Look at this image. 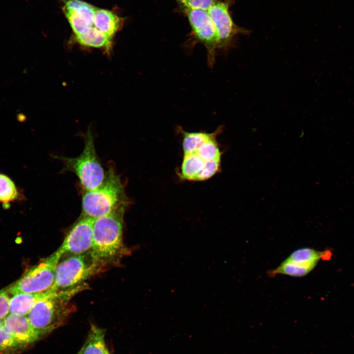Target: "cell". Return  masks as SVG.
<instances>
[{
	"instance_id": "22",
	"label": "cell",
	"mask_w": 354,
	"mask_h": 354,
	"mask_svg": "<svg viewBox=\"0 0 354 354\" xmlns=\"http://www.w3.org/2000/svg\"><path fill=\"white\" fill-rule=\"evenodd\" d=\"M216 136L203 144L195 151L205 161L221 159V152L215 140Z\"/></svg>"
},
{
	"instance_id": "8",
	"label": "cell",
	"mask_w": 354,
	"mask_h": 354,
	"mask_svg": "<svg viewBox=\"0 0 354 354\" xmlns=\"http://www.w3.org/2000/svg\"><path fill=\"white\" fill-rule=\"evenodd\" d=\"M94 221V219L82 215L58 248L62 256L84 253L91 249Z\"/></svg>"
},
{
	"instance_id": "21",
	"label": "cell",
	"mask_w": 354,
	"mask_h": 354,
	"mask_svg": "<svg viewBox=\"0 0 354 354\" xmlns=\"http://www.w3.org/2000/svg\"><path fill=\"white\" fill-rule=\"evenodd\" d=\"M27 348L3 326L0 328V354H16Z\"/></svg>"
},
{
	"instance_id": "17",
	"label": "cell",
	"mask_w": 354,
	"mask_h": 354,
	"mask_svg": "<svg viewBox=\"0 0 354 354\" xmlns=\"http://www.w3.org/2000/svg\"><path fill=\"white\" fill-rule=\"evenodd\" d=\"M206 162L195 152L184 155L181 165V177L186 179L195 180L204 168Z\"/></svg>"
},
{
	"instance_id": "6",
	"label": "cell",
	"mask_w": 354,
	"mask_h": 354,
	"mask_svg": "<svg viewBox=\"0 0 354 354\" xmlns=\"http://www.w3.org/2000/svg\"><path fill=\"white\" fill-rule=\"evenodd\" d=\"M62 254L58 249L51 255L30 268L7 292L13 295L35 293L50 290L54 283L57 265Z\"/></svg>"
},
{
	"instance_id": "19",
	"label": "cell",
	"mask_w": 354,
	"mask_h": 354,
	"mask_svg": "<svg viewBox=\"0 0 354 354\" xmlns=\"http://www.w3.org/2000/svg\"><path fill=\"white\" fill-rule=\"evenodd\" d=\"M23 198V195L13 181L5 175L0 173V202L6 205Z\"/></svg>"
},
{
	"instance_id": "11",
	"label": "cell",
	"mask_w": 354,
	"mask_h": 354,
	"mask_svg": "<svg viewBox=\"0 0 354 354\" xmlns=\"http://www.w3.org/2000/svg\"><path fill=\"white\" fill-rule=\"evenodd\" d=\"M3 326L27 347L41 338L27 316L9 313L3 320Z\"/></svg>"
},
{
	"instance_id": "3",
	"label": "cell",
	"mask_w": 354,
	"mask_h": 354,
	"mask_svg": "<svg viewBox=\"0 0 354 354\" xmlns=\"http://www.w3.org/2000/svg\"><path fill=\"white\" fill-rule=\"evenodd\" d=\"M125 203L127 200L120 178L111 167L99 187L83 194L82 215L96 219L109 214Z\"/></svg>"
},
{
	"instance_id": "16",
	"label": "cell",
	"mask_w": 354,
	"mask_h": 354,
	"mask_svg": "<svg viewBox=\"0 0 354 354\" xmlns=\"http://www.w3.org/2000/svg\"><path fill=\"white\" fill-rule=\"evenodd\" d=\"M318 263H282L276 268L268 271V275L272 276L279 274L292 277H303L312 271Z\"/></svg>"
},
{
	"instance_id": "2",
	"label": "cell",
	"mask_w": 354,
	"mask_h": 354,
	"mask_svg": "<svg viewBox=\"0 0 354 354\" xmlns=\"http://www.w3.org/2000/svg\"><path fill=\"white\" fill-rule=\"evenodd\" d=\"M126 205L127 203L124 204L109 214L94 219L90 251L103 267L125 252L122 242V230Z\"/></svg>"
},
{
	"instance_id": "15",
	"label": "cell",
	"mask_w": 354,
	"mask_h": 354,
	"mask_svg": "<svg viewBox=\"0 0 354 354\" xmlns=\"http://www.w3.org/2000/svg\"><path fill=\"white\" fill-rule=\"evenodd\" d=\"M102 329L92 325L86 343L79 354H108Z\"/></svg>"
},
{
	"instance_id": "24",
	"label": "cell",
	"mask_w": 354,
	"mask_h": 354,
	"mask_svg": "<svg viewBox=\"0 0 354 354\" xmlns=\"http://www.w3.org/2000/svg\"><path fill=\"white\" fill-rule=\"evenodd\" d=\"M216 0H186L183 5L185 8L208 11Z\"/></svg>"
},
{
	"instance_id": "27",
	"label": "cell",
	"mask_w": 354,
	"mask_h": 354,
	"mask_svg": "<svg viewBox=\"0 0 354 354\" xmlns=\"http://www.w3.org/2000/svg\"><path fill=\"white\" fill-rule=\"evenodd\" d=\"M3 320H0V328L3 326Z\"/></svg>"
},
{
	"instance_id": "9",
	"label": "cell",
	"mask_w": 354,
	"mask_h": 354,
	"mask_svg": "<svg viewBox=\"0 0 354 354\" xmlns=\"http://www.w3.org/2000/svg\"><path fill=\"white\" fill-rule=\"evenodd\" d=\"M207 11L216 31L218 49H228L235 36L247 33L234 23L229 11V3L217 1Z\"/></svg>"
},
{
	"instance_id": "4",
	"label": "cell",
	"mask_w": 354,
	"mask_h": 354,
	"mask_svg": "<svg viewBox=\"0 0 354 354\" xmlns=\"http://www.w3.org/2000/svg\"><path fill=\"white\" fill-rule=\"evenodd\" d=\"M103 266L91 251L72 254L59 260L55 272L52 289L56 291L66 290L82 284L98 272Z\"/></svg>"
},
{
	"instance_id": "10",
	"label": "cell",
	"mask_w": 354,
	"mask_h": 354,
	"mask_svg": "<svg viewBox=\"0 0 354 354\" xmlns=\"http://www.w3.org/2000/svg\"><path fill=\"white\" fill-rule=\"evenodd\" d=\"M95 7L81 0H67L63 7V12L75 35L86 32L94 26Z\"/></svg>"
},
{
	"instance_id": "28",
	"label": "cell",
	"mask_w": 354,
	"mask_h": 354,
	"mask_svg": "<svg viewBox=\"0 0 354 354\" xmlns=\"http://www.w3.org/2000/svg\"><path fill=\"white\" fill-rule=\"evenodd\" d=\"M108 354H110L109 353H108Z\"/></svg>"
},
{
	"instance_id": "14",
	"label": "cell",
	"mask_w": 354,
	"mask_h": 354,
	"mask_svg": "<svg viewBox=\"0 0 354 354\" xmlns=\"http://www.w3.org/2000/svg\"><path fill=\"white\" fill-rule=\"evenodd\" d=\"M74 39L83 46L103 49L107 52H110L112 48V38L105 35L94 26L86 32L75 35Z\"/></svg>"
},
{
	"instance_id": "20",
	"label": "cell",
	"mask_w": 354,
	"mask_h": 354,
	"mask_svg": "<svg viewBox=\"0 0 354 354\" xmlns=\"http://www.w3.org/2000/svg\"><path fill=\"white\" fill-rule=\"evenodd\" d=\"M326 251H319L310 248H301L294 251L282 263L319 262L326 255Z\"/></svg>"
},
{
	"instance_id": "13",
	"label": "cell",
	"mask_w": 354,
	"mask_h": 354,
	"mask_svg": "<svg viewBox=\"0 0 354 354\" xmlns=\"http://www.w3.org/2000/svg\"><path fill=\"white\" fill-rule=\"evenodd\" d=\"M123 20L113 12L95 7L93 25L99 30L112 38L121 28Z\"/></svg>"
},
{
	"instance_id": "18",
	"label": "cell",
	"mask_w": 354,
	"mask_h": 354,
	"mask_svg": "<svg viewBox=\"0 0 354 354\" xmlns=\"http://www.w3.org/2000/svg\"><path fill=\"white\" fill-rule=\"evenodd\" d=\"M220 130L221 128L211 133L187 132L181 130L183 135L182 147L184 155L195 152L203 144L216 136Z\"/></svg>"
},
{
	"instance_id": "25",
	"label": "cell",
	"mask_w": 354,
	"mask_h": 354,
	"mask_svg": "<svg viewBox=\"0 0 354 354\" xmlns=\"http://www.w3.org/2000/svg\"><path fill=\"white\" fill-rule=\"evenodd\" d=\"M7 291H0V320H3L9 314L10 298Z\"/></svg>"
},
{
	"instance_id": "7",
	"label": "cell",
	"mask_w": 354,
	"mask_h": 354,
	"mask_svg": "<svg viewBox=\"0 0 354 354\" xmlns=\"http://www.w3.org/2000/svg\"><path fill=\"white\" fill-rule=\"evenodd\" d=\"M193 37L197 42L202 44L207 51V62L210 67L215 61L218 39L216 31L207 11L185 8Z\"/></svg>"
},
{
	"instance_id": "29",
	"label": "cell",
	"mask_w": 354,
	"mask_h": 354,
	"mask_svg": "<svg viewBox=\"0 0 354 354\" xmlns=\"http://www.w3.org/2000/svg\"><path fill=\"white\" fill-rule=\"evenodd\" d=\"M77 354H79V353H78Z\"/></svg>"
},
{
	"instance_id": "26",
	"label": "cell",
	"mask_w": 354,
	"mask_h": 354,
	"mask_svg": "<svg viewBox=\"0 0 354 354\" xmlns=\"http://www.w3.org/2000/svg\"><path fill=\"white\" fill-rule=\"evenodd\" d=\"M177 0V1L180 2L181 3H182L183 5L186 0Z\"/></svg>"
},
{
	"instance_id": "23",
	"label": "cell",
	"mask_w": 354,
	"mask_h": 354,
	"mask_svg": "<svg viewBox=\"0 0 354 354\" xmlns=\"http://www.w3.org/2000/svg\"><path fill=\"white\" fill-rule=\"evenodd\" d=\"M221 159L206 161L205 166L197 176L195 180H206L215 175L220 169Z\"/></svg>"
},
{
	"instance_id": "12",
	"label": "cell",
	"mask_w": 354,
	"mask_h": 354,
	"mask_svg": "<svg viewBox=\"0 0 354 354\" xmlns=\"http://www.w3.org/2000/svg\"><path fill=\"white\" fill-rule=\"evenodd\" d=\"M55 291L51 288L44 292L14 295L10 298L9 313L27 316L39 300Z\"/></svg>"
},
{
	"instance_id": "5",
	"label": "cell",
	"mask_w": 354,
	"mask_h": 354,
	"mask_svg": "<svg viewBox=\"0 0 354 354\" xmlns=\"http://www.w3.org/2000/svg\"><path fill=\"white\" fill-rule=\"evenodd\" d=\"M57 157L63 161L65 170L75 174L86 191L97 188L105 178L106 174L97 157L93 137L90 129L86 135L83 152L79 156Z\"/></svg>"
},
{
	"instance_id": "1",
	"label": "cell",
	"mask_w": 354,
	"mask_h": 354,
	"mask_svg": "<svg viewBox=\"0 0 354 354\" xmlns=\"http://www.w3.org/2000/svg\"><path fill=\"white\" fill-rule=\"evenodd\" d=\"M87 287L82 284L75 287L55 291L39 300L27 317L42 338L62 325L74 311L71 298Z\"/></svg>"
}]
</instances>
